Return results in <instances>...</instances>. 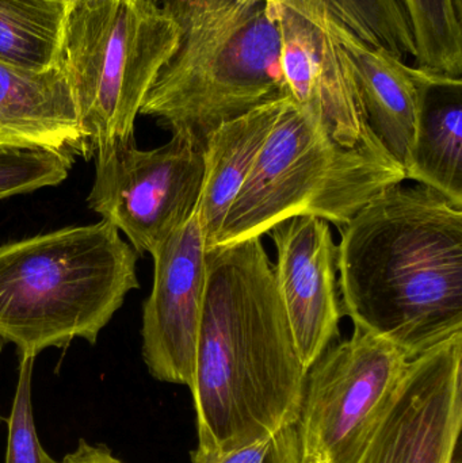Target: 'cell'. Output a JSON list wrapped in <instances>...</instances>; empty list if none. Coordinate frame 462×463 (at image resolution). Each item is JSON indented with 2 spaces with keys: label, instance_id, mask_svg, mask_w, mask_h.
I'll return each mask as SVG.
<instances>
[{
  "label": "cell",
  "instance_id": "obj_6",
  "mask_svg": "<svg viewBox=\"0 0 462 463\" xmlns=\"http://www.w3.org/2000/svg\"><path fill=\"white\" fill-rule=\"evenodd\" d=\"M179 29L157 0H84L71 8L61 67L83 130L81 156L133 140L135 122Z\"/></svg>",
  "mask_w": 462,
  "mask_h": 463
},
{
  "label": "cell",
  "instance_id": "obj_17",
  "mask_svg": "<svg viewBox=\"0 0 462 463\" xmlns=\"http://www.w3.org/2000/svg\"><path fill=\"white\" fill-rule=\"evenodd\" d=\"M64 0H0V62L29 71L61 64Z\"/></svg>",
  "mask_w": 462,
  "mask_h": 463
},
{
  "label": "cell",
  "instance_id": "obj_26",
  "mask_svg": "<svg viewBox=\"0 0 462 463\" xmlns=\"http://www.w3.org/2000/svg\"><path fill=\"white\" fill-rule=\"evenodd\" d=\"M0 420H3L2 415H0Z\"/></svg>",
  "mask_w": 462,
  "mask_h": 463
},
{
  "label": "cell",
  "instance_id": "obj_4",
  "mask_svg": "<svg viewBox=\"0 0 462 463\" xmlns=\"http://www.w3.org/2000/svg\"><path fill=\"white\" fill-rule=\"evenodd\" d=\"M138 255L106 222L75 225L0 244V345L21 356L95 345L140 288Z\"/></svg>",
  "mask_w": 462,
  "mask_h": 463
},
{
  "label": "cell",
  "instance_id": "obj_19",
  "mask_svg": "<svg viewBox=\"0 0 462 463\" xmlns=\"http://www.w3.org/2000/svg\"><path fill=\"white\" fill-rule=\"evenodd\" d=\"M417 49L418 67L461 79L462 0H401Z\"/></svg>",
  "mask_w": 462,
  "mask_h": 463
},
{
  "label": "cell",
  "instance_id": "obj_22",
  "mask_svg": "<svg viewBox=\"0 0 462 463\" xmlns=\"http://www.w3.org/2000/svg\"><path fill=\"white\" fill-rule=\"evenodd\" d=\"M193 463H301L297 426L285 427L257 442L230 451L195 449Z\"/></svg>",
  "mask_w": 462,
  "mask_h": 463
},
{
  "label": "cell",
  "instance_id": "obj_13",
  "mask_svg": "<svg viewBox=\"0 0 462 463\" xmlns=\"http://www.w3.org/2000/svg\"><path fill=\"white\" fill-rule=\"evenodd\" d=\"M309 18L319 21L335 38L352 73L369 128L406 173L429 92L437 84L457 78L410 67L390 52L363 43L330 16Z\"/></svg>",
  "mask_w": 462,
  "mask_h": 463
},
{
  "label": "cell",
  "instance_id": "obj_15",
  "mask_svg": "<svg viewBox=\"0 0 462 463\" xmlns=\"http://www.w3.org/2000/svg\"><path fill=\"white\" fill-rule=\"evenodd\" d=\"M285 97L269 100L220 125L203 146L205 181L197 209L206 250L213 247L225 216L257 163Z\"/></svg>",
  "mask_w": 462,
  "mask_h": 463
},
{
  "label": "cell",
  "instance_id": "obj_7",
  "mask_svg": "<svg viewBox=\"0 0 462 463\" xmlns=\"http://www.w3.org/2000/svg\"><path fill=\"white\" fill-rule=\"evenodd\" d=\"M410 358L390 340L354 326L306 372L298 416L301 463H358Z\"/></svg>",
  "mask_w": 462,
  "mask_h": 463
},
{
  "label": "cell",
  "instance_id": "obj_2",
  "mask_svg": "<svg viewBox=\"0 0 462 463\" xmlns=\"http://www.w3.org/2000/svg\"><path fill=\"white\" fill-rule=\"evenodd\" d=\"M342 312L410 359L462 332V208L393 184L339 230Z\"/></svg>",
  "mask_w": 462,
  "mask_h": 463
},
{
  "label": "cell",
  "instance_id": "obj_14",
  "mask_svg": "<svg viewBox=\"0 0 462 463\" xmlns=\"http://www.w3.org/2000/svg\"><path fill=\"white\" fill-rule=\"evenodd\" d=\"M0 146L81 156L80 113L61 64L29 71L0 62Z\"/></svg>",
  "mask_w": 462,
  "mask_h": 463
},
{
  "label": "cell",
  "instance_id": "obj_21",
  "mask_svg": "<svg viewBox=\"0 0 462 463\" xmlns=\"http://www.w3.org/2000/svg\"><path fill=\"white\" fill-rule=\"evenodd\" d=\"M34 361V356H21L19 362L18 383L7 419L5 463H60L43 450L35 429L32 402Z\"/></svg>",
  "mask_w": 462,
  "mask_h": 463
},
{
  "label": "cell",
  "instance_id": "obj_9",
  "mask_svg": "<svg viewBox=\"0 0 462 463\" xmlns=\"http://www.w3.org/2000/svg\"><path fill=\"white\" fill-rule=\"evenodd\" d=\"M462 332L410 359L358 463H461Z\"/></svg>",
  "mask_w": 462,
  "mask_h": 463
},
{
  "label": "cell",
  "instance_id": "obj_16",
  "mask_svg": "<svg viewBox=\"0 0 462 463\" xmlns=\"http://www.w3.org/2000/svg\"><path fill=\"white\" fill-rule=\"evenodd\" d=\"M406 181L433 189L462 208V80L429 92Z\"/></svg>",
  "mask_w": 462,
  "mask_h": 463
},
{
  "label": "cell",
  "instance_id": "obj_3",
  "mask_svg": "<svg viewBox=\"0 0 462 463\" xmlns=\"http://www.w3.org/2000/svg\"><path fill=\"white\" fill-rule=\"evenodd\" d=\"M179 46L144 99L152 117L203 151L209 136L257 106L289 95L281 68L278 0H157Z\"/></svg>",
  "mask_w": 462,
  "mask_h": 463
},
{
  "label": "cell",
  "instance_id": "obj_12",
  "mask_svg": "<svg viewBox=\"0 0 462 463\" xmlns=\"http://www.w3.org/2000/svg\"><path fill=\"white\" fill-rule=\"evenodd\" d=\"M278 16L282 75L292 99L319 117L341 146L376 136L335 38L316 19L281 3Z\"/></svg>",
  "mask_w": 462,
  "mask_h": 463
},
{
  "label": "cell",
  "instance_id": "obj_25",
  "mask_svg": "<svg viewBox=\"0 0 462 463\" xmlns=\"http://www.w3.org/2000/svg\"><path fill=\"white\" fill-rule=\"evenodd\" d=\"M64 2L72 8L73 5H79V3L84 2V0H64Z\"/></svg>",
  "mask_w": 462,
  "mask_h": 463
},
{
  "label": "cell",
  "instance_id": "obj_11",
  "mask_svg": "<svg viewBox=\"0 0 462 463\" xmlns=\"http://www.w3.org/2000/svg\"><path fill=\"white\" fill-rule=\"evenodd\" d=\"M276 247L277 288L306 372L336 342L344 317L331 224L312 216L284 220L268 232Z\"/></svg>",
  "mask_w": 462,
  "mask_h": 463
},
{
  "label": "cell",
  "instance_id": "obj_10",
  "mask_svg": "<svg viewBox=\"0 0 462 463\" xmlns=\"http://www.w3.org/2000/svg\"><path fill=\"white\" fill-rule=\"evenodd\" d=\"M205 253L195 213L152 255L154 285L143 307V358L149 374L190 392L205 296Z\"/></svg>",
  "mask_w": 462,
  "mask_h": 463
},
{
  "label": "cell",
  "instance_id": "obj_1",
  "mask_svg": "<svg viewBox=\"0 0 462 463\" xmlns=\"http://www.w3.org/2000/svg\"><path fill=\"white\" fill-rule=\"evenodd\" d=\"M194 388L198 449L230 451L297 424L306 372L262 237L206 250Z\"/></svg>",
  "mask_w": 462,
  "mask_h": 463
},
{
  "label": "cell",
  "instance_id": "obj_5",
  "mask_svg": "<svg viewBox=\"0 0 462 463\" xmlns=\"http://www.w3.org/2000/svg\"><path fill=\"white\" fill-rule=\"evenodd\" d=\"M404 181L403 168L376 136L341 146L319 117L288 95L214 245L262 237L298 216L317 217L339 231L380 193Z\"/></svg>",
  "mask_w": 462,
  "mask_h": 463
},
{
  "label": "cell",
  "instance_id": "obj_23",
  "mask_svg": "<svg viewBox=\"0 0 462 463\" xmlns=\"http://www.w3.org/2000/svg\"><path fill=\"white\" fill-rule=\"evenodd\" d=\"M72 453L81 463H124L116 458L105 445H90L83 439Z\"/></svg>",
  "mask_w": 462,
  "mask_h": 463
},
{
  "label": "cell",
  "instance_id": "obj_18",
  "mask_svg": "<svg viewBox=\"0 0 462 463\" xmlns=\"http://www.w3.org/2000/svg\"><path fill=\"white\" fill-rule=\"evenodd\" d=\"M303 15H327L363 43L404 60L417 56L401 0H278Z\"/></svg>",
  "mask_w": 462,
  "mask_h": 463
},
{
  "label": "cell",
  "instance_id": "obj_24",
  "mask_svg": "<svg viewBox=\"0 0 462 463\" xmlns=\"http://www.w3.org/2000/svg\"><path fill=\"white\" fill-rule=\"evenodd\" d=\"M61 463H81V462L79 461L78 458H76L75 454L70 453L64 457V459H62Z\"/></svg>",
  "mask_w": 462,
  "mask_h": 463
},
{
  "label": "cell",
  "instance_id": "obj_8",
  "mask_svg": "<svg viewBox=\"0 0 462 463\" xmlns=\"http://www.w3.org/2000/svg\"><path fill=\"white\" fill-rule=\"evenodd\" d=\"M90 209L125 234L137 255H154L200 205L205 181L203 152L171 137L138 149L135 138L116 141L94 155Z\"/></svg>",
  "mask_w": 462,
  "mask_h": 463
},
{
  "label": "cell",
  "instance_id": "obj_20",
  "mask_svg": "<svg viewBox=\"0 0 462 463\" xmlns=\"http://www.w3.org/2000/svg\"><path fill=\"white\" fill-rule=\"evenodd\" d=\"M72 160L56 152L0 146V201L59 186L68 178Z\"/></svg>",
  "mask_w": 462,
  "mask_h": 463
}]
</instances>
